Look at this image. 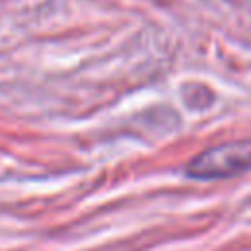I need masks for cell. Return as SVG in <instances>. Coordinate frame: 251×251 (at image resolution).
I'll use <instances>...</instances> for the list:
<instances>
[{
  "instance_id": "1",
  "label": "cell",
  "mask_w": 251,
  "mask_h": 251,
  "mask_svg": "<svg viewBox=\"0 0 251 251\" xmlns=\"http://www.w3.org/2000/svg\"><path fill=\"white\" fill-rule=\"evenodd\" d=\"M251 167V141L224 143L194 157L186 175L192 178H226Z\"/></svg>"
}]
</instances>
